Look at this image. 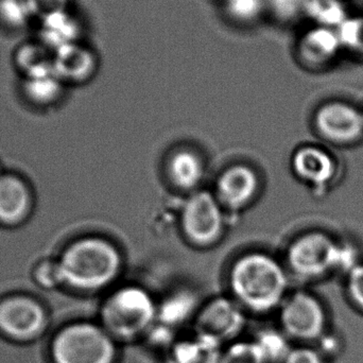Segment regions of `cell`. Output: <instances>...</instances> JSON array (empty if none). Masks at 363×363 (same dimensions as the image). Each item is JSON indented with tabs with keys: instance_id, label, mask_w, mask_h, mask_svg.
Listing matches in <instances>:
<instances>
[{
	"instance_id": "6da1fadb",
	"label": "cell",
	"mask_w": 363,
	"mask_h": 363,
	"mask_svg": "<svg viewBox=\"0 0 363 363\" xmlns=\"http://www.w3.org/2000/svg\"><path fill=\"white\" fill-rule=\"evenodd\" d=\"M232 298L247 313L279 311L287 298L288 277L277 260L259 252L241 256L230 273Z\"/></svg>"
},
{
	"instance_id": "7a4b0ae2",
	"label": "cell",
	"mask_w": 363,
	"mask_h": 363,
	"mask_svg": "<svg viewBox=\"0 0 363 363\" xmlns=\"http://www.w3.org/2000/svg\"><path fill=\"white\" fill-rule=\"evenodd\" d=\"M98 323L119 345L140 342L157 323V301L140 286H123L104 301Z\"/></svg>"
},
{
	"instance_id": "3957f363",
	"label": "cell",
	"mask_w": 363,
	"mask_h": 363,
	"mask_svg": "<svg viewBox=\"0 0 363 363\" xmlns=\"http://www.w3.org/2000/svg\"><path fill=\"white\" fill-rule=\"evenodd\" d=\"M59 264L63 283L91 292L104 289L116 281L123 258L110 241L86 238L70 245Z\"/></svg>"
},
{
	"instance_id": "277c9868",
	"label": "cell",
	"mask_w": 363,
	"mask_h": 363,
	"mask_svg": "<svg viewBox=\"0 0 363 363\" xmlns=\"http://www.w3.org/2000/svg\"><path fill=\"white\" fill-rule=\"evenodd\" d=\"M119 345L98 321H78L57 330L50 356L53 363H117Z\"/></svg>"
},
{
	"instance_id": "5b68a950",
	"label": "cell",
	"mask_w": 363,
	"mask_h": 363,
	"mask_svg": "<svg viewBox=\"0 0 363 363\" xmlns=\"http://www.w3.org/2000/svg\"><path fill=\"white\" fill-rule=\"evenodd\" d=\"M288 264L294 274L302 279H317L336 269L347 268V273L357 266L355 254L323 232L302 235L290 245Z\"/></svg>"
},
{
	"instance_id": "8992f818",
	"label": "cell",
	"mask_w": 363,
	"mask_h": 363,
	"mask_svg": "<svg viewBox=\"0 0 363 363\" xmlns=\"http://www.w3.org/2000/svg\"><path fill=\"white\" fill-rule=\"evenodd\" d=\"M247 317L249 313L232 296H216L201 305L191 330L225 347L241 339Z\"/></svg>"
},
{
	"instance_id": "52a82bcc",
	"label": "cell",
	"mask_w": 363,
	"mask_h": 363,
	"mask_svg": "<svg viewBox=\"0 0 363 363\" xmlns=\"http://www.w3.org/2000/svg\"><path fill=\"white\" fill-rule=\"evenodd\" d=\"M291 49L296 63L311 72L330 67L345 53L338 30L309 23L298 30Z\"/></svg>"
},
{
	"instance_id": "ba28073f",
	"label": "cell",
	"mask_w": 363,
	"mask_h": 363,
	"mask_svg": "<svg viewBox=\"0 0 363 363\" xmlns=\"http://www.w3.org/2000/svg\"><path fill=\"white\" fill-rule=\"evenodd\" d=\"M44 307L27 296H12L0 302V335L9 340L28 343L47 330Z\"/></svg>"
},
{
	"instance_id": "9c48e42d",
	"label": "cell",
	"mask_w": 363,
	"mask_h": 363,
	"mask_svg": "<svg viewBox=\"0 0 363 363\" xmlns=\"http://www.w3.org/2000/svg\"><path fill=\"white\" fill-rule=\"evenodd\" d=\"M184 234L194 245H209L223 232L221 203L208 191L192 194L182 211Z\"/></svg>"
},
{
	"instance_id": "30bf717a",
	"label": "cell",
	"mask_w": 363,
	"mask_h": 363,
	"mask_svg": "<svg viewBox=\"0 0 363 363\" xmlns=\"http://www.w3.org/2000/svg\"><path fill=\"white\" fill-rule=\"evenodd\" d=\"M279 328L296 340L317 338L324 328L325 315L319 301L306 292L287 296L279 308Z\"/></svg>"
},
{
	"instance_id": "8fae6325",
	"label": "cell",
	"mask_w": 363,
	"mask_h": 363,
	"mask_svg": "<svg viewBox=\"0 0 363 363\" xmlns=\"http://www.w3.org/2000/svg\"><path fill=\"white\" fill-rule=\"evenodd\" d=\"M87 31L86 19L74 6L38 17L31 35L55 51L87 40Z\"/></svg>"
},
{
	"instance_id": "7c38bea8",
	"label": "cell",
	"mask_w": 363,
	"mask_h": 363,
	"mask_svg": "<svg viewBox=\"0 0 363 363\" xmlns=\"http://www.w3.org/2000/svg\"><path fill=\"white\" fill-rule=\"evenodd\" d=\"M100 66L101 55L87 40L53 51V74L64 84L89 82L98 74Z\"/></svg>"
},
{
	"instance_id": "4fadbf2b",
	"label": "cell",
	"mask_w": 363,
	"mask_h": 363,
	"mask_svg": "<svg viewBox=\"0 0 363 363\" xmlns=\"http://www.w3.org/2000/svg\"><path fill=\"white\" fill-rule=\"evenodd\" d=\"M315 123L319 133L330 142L353 143L363 135V113L347 102L330 101L320 106Z\"/></svg>"
},
{
	"instance_id": "5bb4252c",
	"label": "cell",
	"mask_w": 363,
	"mask_h": 363,
	"mask_svg": "<svg viewBox=\"0 0 363 363\" xmlns=\"http://www.w3.org/2000/svg\"><path fill=\"white\" fill-rule=\"evenodd\" d=\"M259 188L257 174L247 165H235L224 170L217 182V199L230 209L247 206Z\"/></svg>"
},
{
	"instance_id": "9a60e30c",
	"label": "cell",
	"mask_w": 363,
	"mask_h": 363,
	"mask_svg": "<svg viewBox=\"0 0 363 363\" xmlns=\"http://www.w3.org/2000/svg\"><path fill=\"white\" fill-rule=\"evenodd\" d=\"M223 347L191 332L180 335L162 356V363H219Z\"/></svg>"
},
{
	"instance_id": "2e32d148",
	"label": "cell",
	"mask_w": 363,
	"mask_h": 363,
	"mask_svg": "<svg viewBox=\"0 0 363 363\" xmlns=\"http://www.w3.org/2000/svg\"><path fill=\"white\" fill-rule=\"evenodd\" d=\"M292 168L301 180L319 189L333 181L337 170L332 155L315 146H305L296 150L292 157Z\"/></svg>"
},
{
	"instance_id": "e0dca14e",
	"label": "cell",
	"mask_w": 363,
	"mask_h": 363,
	"mask_svg": "<svg viewBox=\"0 0 363 363\" xmlns=\"http://www.w3.org/2000/svg\"><path fill=\"white\" fill-rule=\"evenodd\" d=\"M201 305L191 290H176L157 302V323L180 334L186 324L192 325Z\"/></svg>"
},
{
	"instance_id": "ac0fdd59",
	"label": "cell",
	"mask_w": 363,
	"mask_h": 363,
	"mask_svg": "<svg viewBox=\"0 0 363 363\" xmlns=\"http://www.w3.org/2000/svg\"><path fill=\"white\" fill-rule=\"evenodd\" d=\"M218 15L228 27L252 31L267 23L264 0H215Z\"/></svg>"
},
{
	"instance_id": "d6986e66",
	"label": "cell",
	"mask_w": 363,
	"mask_h": 363,
	"mask_svg": "<svg viewBox=\"0 0 363 363\" xmlns=\"http://www.w3.org/2000/svg\"><path fill=\"white\" fill-rule=\"evenodd\" d=\"M12 62L23 79L53 74V50L33 35L13 49Z\"/></svg>"
},
{
	"instance_id": "ffe728a7",
	"label": "cell",
	"mask_w": 363,
	"mask_h": 363,
	"mask_svg": "<svg viewBox=\"0 0 363 363\" xmlns=\"http://www.w3.org/2000/svg\"><path fill=\"white\" fill-rule=\"evenodd\" d=\"M204 164L194 151L180 150L168 163V174L172 183L183 190H194L204 178Z\"/></svg>"
},
{
	"instance_id": "44dd1931",
	"label": "cell",
	"mask_w": 363,
	"mask_h": 363,
	"mask_svg": "<svg viewBox=\"0 0 363 363\" xmlns=\"http://www.w3.org/2000/svg\"><path fill=\"white\" fill-rule=\"evenodd\" d=\"M29 196L23 182L14 177H0V220L13 223L23 218Z\"/></svg>"
},
{
	"instance_id": "7402d4cb",
	"label": "cell",
	"mask_w": 363,
	"mask_h": 363,
	"mask_svg": "<svg viewBox=\"0 0 363 363\" xmlns=\"http://www.w3.org/2000/svg\"><path fill=\"white\" fill-rule=\"evenodd\" d=\"M36 15L29 0H0V30L18 35L32 32Z\"/></svg>"
},
{
	"instance_id": "603a6c76",
	"label": "cell",
	"mask_w": 363,
	"mask_h": 363,
	"mask_svg": "<svg viewBox=\"0 0 363 363\" xmlns=\"http://www.w3.org/2000/svg\"><path fill=\"white\" fill-rule=\"evenodd\" d=\"M352 14L345 0H309L305 23L338 30Z\"/></svg>"
},
{
	"instance_id": "cb8c5ba5",
	"label": "cell",
	"mask_w": 363,
	"mask_h": 363,
	"mask_svg": "<svg viewBox=\"0 0 363 363\" xmlns=\"http://www.w3.org/2000/svg\"><path fill=\"white\" fill-rule=\"evenodd\" d=\"M309 0H264L267 23L281 28L298 27L306 21Z\"/></svg>"
},
{
	"instance_id": "d4e9b609",
	"label": "cell",
	"mask_w": 363,
	"mask_h": 363,
	"mask_svg": "<svg viewBox=\"0 0 363 363\" xmlns=\"http://www.w3.org/2000/svg\"><path fill=\"white\" fill-rule=\"evenodd\" d=\"M252 341L259 349L267 363H283L292 350L290 338L279 328H260Z\"/></svg>"
},
{
	"instance_id": "484cf974",
	"label": "cell",
	"mask_w": 363,
	"mask_h": 363,
	"mask_svg": "<svg viewBox=\"0 0 363 363\" xmlns=\"http://www.w3.org/2000/svg\"><path fill=\"white\" fill-rule=\"evenodd\" d=\"M64 85L55 74H49L23 79V91L32 101L47 104L59 97Z\"/></svg>"
},
{
	"instance_id": "4316f807",
	"label": "cell",
	"mask_w": 363,
	"mask_h": 363,
	"mask_svg": "<svg viewBox=\"0 0 363 363\" xmlns=\"http://www.w3.org/2000/svg\"><path fill=\"white\" fill-rule=\"evenodd\" d=\"M219 363H267L251 339H239L222 349Z\"/></svg>"
},
{
	"instance_id": "83f0119b",
	"label": "cell",
	"mask_w": 363,
	"mask_h": 363,
	"mask_svg": "<svg viewBox=\"0 0 363 363\" xmlns=\"http://www.w3.org/2000/svg\"><path fill=\"white\" fill-rule=\"evenodd\" d=\"M338 32L345 52L363 59V14H352Z\"/></svg>"
},
{
	"instance_id": "f1b7e54d",
	"label": "cell",
	"mask_w": 363,
	"mask_h": 363,
	"mask_svg": "<svg viewBox=\"0 0 363 363\" xmlns=\"http://www.w3.org/2000/svg\"><path fill=\"white\" fill-rule=\"evenodd\" d=\"M35 279L38 285L45 288H53L63 283L59 262H44L36 270Z\"/></svg>"
},
{
	"instance_id": "f546056e",
	"label": "cell",
	"mask_w": 363,
	"mask_h": 363,
	"mask_svg": "<svg viewBox=\"0 0 363 363\" xmlns=\"http://www.w3.org/2000/svg\"><path fill=\"white\" fill-rule=\"evenodd\" d=\"M347 290L354 302L363 308V264H358L347 273Z\"/></svg>"
},
{
	"instance_id": "4dcf8cb0",
	"label": "cell",
	"mask_w": 363,
	"mask_h": 363,
	"mask_svg": "<svg viewBox=\"0 0 363 363\" xmlns=\"http://www.w3.org/2000/svg\"><path fill=\"white\" fill-rule=\"evenodd\" d=\"M29 4L35 13L36 19L55 11L74 6V0H29Z\"/></svg>"
},
{
	"instance_id": "1f68e13d",
	"label": "cell",
	"mask_w": 363,
	"mask_h": 363,
	"mask_svg": "<svg viewBox=\"0 0 363 363\" xmlns=\"http://www.w3.org/2000/svg\"><path fill=\"white\" fill-rule=\"evenodd\" d=\"M283 363H322L317 352L308 347H292Z\"/></svg>"
}]
</instances>
